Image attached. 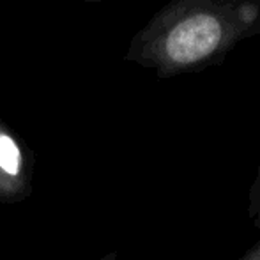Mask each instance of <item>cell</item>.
<instances>
[{
    "label": "cell",
    "instance_id": "6da1fadb",
    "mask_svg": "<svg viewBox=\"0 0 260 260\" xmlns=\"http://www.w3.org/2000/svg\"><path fill=\"white\" fill-rule=\"evenodd\" d=\"M219 39V21L209 14H197L179 23L170 32L167 39V53L179 64H191L214 52Z\"/></svg>",
    "mask_w": 260,
    "mask_h": 260
},
{
    "label": "cell",
    "instance_id": "3957f363",
    "mask_svg": "<svg viewBox=\"0 0 260 260\" xmlns=\"http://www.w3.org/2000/svg\"><path fill=\"white\" fill-rule=\"evenodd\" d=\"M92 260H117V255H115V253H108V255H105V257L92 258Z\"/></svg>",
    "mask_w": 260,
    "mask_h": 260
},
{
    "label": "cell",
    "instance_id": "7a4b0ae2",
    "mask_svg": "<svg viewBox=\"0 0 260 260\" xmlns=\"http://www.w3.org/2000/svg\"><path fill=\"white\" fill-rule=\"evenodd\" d=\"M237 260H260V241L255 244V246H251L250 250L243 255V257L237 258Z\"/></svg>",
    "mask_w": 260,
    "mask_h": 260
}]
</instances>
